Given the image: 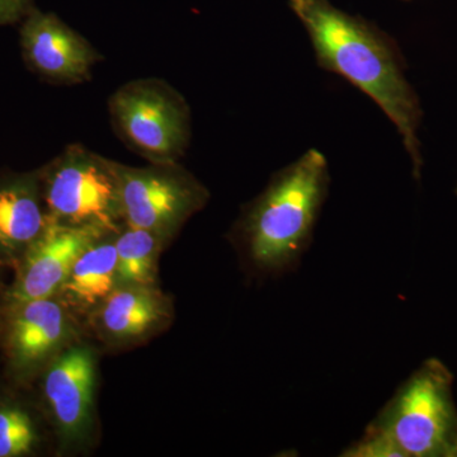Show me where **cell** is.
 I'll return each mask as SVG.
<instances>
[{
  "mask_svg": "<svg viewBox=\"0 0 457 457\" xmlns=\"http://www.w3.org/2000/svg\"><path fill=\"white\" fill-rule=\"evenodd\" d=\"M308 32L318 65L345 78L381 108L394 123L413 163L422 168L418 128L420 102L393 38L374 23L336 7L329 0H287Z\"/></svg>",
  "mask_w": 457,
  "mask_h": 457,
  "instance_id": "1",
  "label": "cell"
},
{
  "mask_svg": "<svg viewBox=\"0 0 457 457\" xmlns=\"http://www.w3.org/2000/svg\"><path fill=\"white\" fill-rule=\"evenodd\" d=\"M329 185V165L318 149L270 177L236 227L237 243L255 269L272 275L295 269L311 245Z\"/></svg>",
  "mask_w": 457,
  "mask_h": 457,
  "instance_id": "2",
  "label": "cell"
},
{
  "mask_svg": "<svg viewBox=\"0 0 457 457\" xmlns=\"http://www.w3.org/2000/svg\"><path fill=\"white\" fill-rule=\"evenodd\" d=\"M453 376L429 359L400 385L347 457H457Z\"/></svg>",
  "mask_w": 457,
  "mask_h": 457,
  "instance_id": "3",
  "label": "cell"
},
{
  "mask_svg": "<svg viewBox=\"0 0 457 457\" xmlns=\"http://www.w3.org/2000/svg\"><path fill=\"white\" fill-rule=\"evenodd\" d=\"M49 220L117 234L123 227L116 162L71 144L40 173Z\"/></svg>",
  "mask_w": 457,
  "mask_h": 457,
  "instance_id": "4",
  "label": "cell"
},
{
  "mask_svg": "<svg viewBox=\"0 0 457 457\" xmlns=\"http://www.w3.org/2000/svg\"><path fill=\"white\" fill-rule=\"evenodd\" d=\"M120 139L149 163H177L192 137L191 108L170 83L143 78L123 84L108 101Z\"/></svg>",
  "mask_w": 457,
  "mask_h": 457,
  "instance_id": "5",
  "label": "cell"
},
{
  "mask_svg": "<svg viewBox=\"0 0 457 457\" xmlns=\"http://www.w3.org/2000/svg\"><path fill=\"white\" fill-rule=\"evenodd\" d=\"M116 174L123 224L146 228L168 242L210 198L203 183L179 162L144 168L116 162Z\"/></svg>",
  "mask_w": 457,
  "mask_h": 457,
  "instance_id": "6",
  "label": "cell"
},
{
  "mask_svg": "<svg viewBox=\"0 0 457 457\" xmlns=\"http://www.w3.org/2000/svg\"><path fill=\"white\" fill-rule=\"evenodd\" d=\"M2 345L9 375L27 383L77 342L74 312L59 296L2 306Z\"/></svg>",
  "mask_w": 457,
  "mask_h": 457,
  "instance_id": "7",
  "label": "cell"
},
{
  "mask_svg": "<svg viewBox=\"0 0 457 457\" xmlns=\"http://www.w3.org/2000/svg\"><path fill=\"white\" fill-rule=\"evenodd\" d=\"M96 361L92 348L77 341L60 352L42 371V395L62 449H79L92 436Z\"/></svg>",
  "mask_w": 457,
  "mask_h": 457,
  "instance_id": "8",
  "label": "cell"
},
{
  "mask_svg": "<svg viewBox=\"0 0 457 457\" xmlns=\"http://www.w3.org/2000/svg\"><path fill=\"white\" fill-rule=\"evenodd\" d=\"M104 236L110 233L49 221L14 270L16 276L3 294L2 306L56 296L75 261L92 243Z\"/></svg>",
  "mask_w": 457,
  "mask_h": 457,
  "instance_id": "9",
  "label": "cell"
},
{
  "mask_svg": "<svg viewBox=\"0 0 457 457\" xmlns=\"http://www.w3.org/2000/svg\"><path fill=\"white\" fill-rule=\"evenodd\" d=\"M23 54L29 65L50 82L74 86L88 82L101 53L83 35L54 13L32 9L22 31Z\"/></svg>",
  "mask_w": 457,
  "mask_h": 457,
  "instance_id": "10",
  "label": "cell"
},
{
  "mask_svg": "<svg viewBox=\"0 0 457 457\" xmlns=\"http://www.w3.org/2000/svg\"><path fill=\"white\" fill-rule=\"evenodd\" d=\"M93 324L107 342L125 345L143 341L171 320L170 297L156 286H117L96 309Z\"/></svg>",
  "mask_w": 457,
  "mask_h": 457,
  "instance_id": "11",
  "label": "cell"
},
{
  "mask_svg": "<svg viewBox=\"0 0 457 457\" xmlns=\"http://www.w3.org/2000/svg\"><path fill=\"white\" fill-rule=\"evenodd\" d=\"M49 221L40 174L0 182V270H16Z\"/></svg>",
  "mask_w": 457,
  "mask_h": 457,
  "instance_id": "12",
  "label": "cell"
},
{
  "mask_svg": "<svg viewBox=\"0 0 457 457\" xmlns=\"http://www.w3.org/2000/svg\"><path fill=\"white\" fill-rule=\"evenodd\" d=\"M119 286L114 234L99 237L75 261L56 296L74 312H93Z\"/></svg>",
  "mask_w": 457,
  "mask_h": 457,
  "instance_id": "13",
  "label": "cell"
},
{
  "mask_svg": "<svg viewBox=\"0 0 457 457\" xmlns=\"http://www.w3.org/2000/svg\"><path fill=\"white\" fill-rule=\"evenodd\" d=\"M167 243L153 231L123 224L114 234L119 286H156L159 255Z\"/></svg>",
  "mask_w": 457,
  "mask_h": 457,
  "instance_id": "14",
  "label": "cell"
},
{
  "mask_svg": "<svg viewBox=\"0 0 457 457\" xmlns=\"http://www.w3.org/2000/svg\"><path fill=\"white\" fill-rule=\"evenodd\" d=\"M40 444L37 425L26 408L0 400V457L31 455Z\"/></svg>",
  "mask_w": 457,
  "mask_h": 457,
  "instance_id": "15",
  "label": "cell"
},
{
  "mask_svg": "<svg viewBox=\"0 0 457 457\" xmlns=\"http://www.w3.org/2000/svg\"><path fill=\"white\" fill-rule=\"evenodd\" d=\"M32 0H0V25L16 22L26 17L31 9Z\"/></svg>",
  "mask_w": 457,
  "mask_h": 457,
  "instance_id": "16",
  "label": "cell"
},
{
  "mask_svg": "<svg viewBox=\"0 0 457 457\" xmlns=\"http://www.w3.org/2000/svg\"><path fill=\"white\" fill-rule=\"evenodd\" d=\"M456 194H457V187H456Z\"/></svg>",
  "mask_w": 457,
  "mask_h": 457,
  "instance_id": "17",
  "label": "cell"
}]
</instances>
